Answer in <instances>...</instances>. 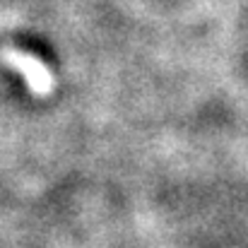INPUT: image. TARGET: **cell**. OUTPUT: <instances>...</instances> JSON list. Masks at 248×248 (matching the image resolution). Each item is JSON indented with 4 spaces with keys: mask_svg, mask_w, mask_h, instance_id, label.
Instances as JSON below:
<instances>
[{
    "mask_svg": "<svg viewBox=\"0 0 248 248\" xmlns=\"http://www.w3.org/2000/svg\"><path fill=\"white\" fill-rule=\"evenodd\" d=\"M2 58L10 63V65H15L24 78H27V82L29 87L34 89V92H48L51 89V75H48V70H46V65L39 61V58H34V56H29V53H22V51H15V48H7L5 53H2Z\"/></svg>",
    "mask_w": 248,
    "mask_h": 248,
    "instance_id": "6da1fadb",
    "label": "cell"
}]
</instances>
